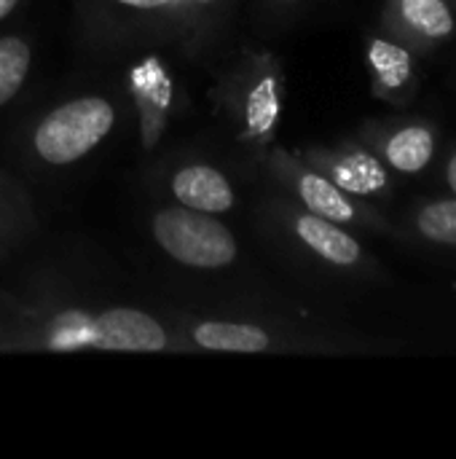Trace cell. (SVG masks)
<instances>
[{"instance_id":"cell-2","label":"cell","mask_w":456,"mask_h":459,"mask_svg":"<svg viewBox=\"0 0 456 459\" xmlns=\"http://www.w3.org/2000/svg\"><path fill=\"white\" fill-rule=\"evenodd\" d=\"M226 5L228 0H78V16L91 43H172L196 56L215 40Z\"/></svg>"},{"instance_id":"cell-7","label":"cell","mask_w":456,"mask_h":459,"mask_svg":"<svg viewBox=\"0 0 456 459\" xmlns=\"http://www.w3.org/2000/svg\"><path fill=\"white\" fill-rule=\"evenodd\" d=\"M151 234L175 264L188 269H226L239 255L237 237L218 221V215H207L177 202L161 207L151 218Z\"/></svg>"},{"instance_id":"cell-21","label":"cell","mask_w":456,"mask_h":459,"mask_svg":"<svg viewBox=\"0 0 456 459\" xmlns=\"http://www.w3.org/2000/svg\"><path fill=\"white\" fill-rule=\"evenodd\" d=\"M454 5H456V0H454Z\"/></svg>"},{"instance_id":"cell-12","label":"cell","mask_w":456,"mask_h":459,"mask_svg":"<svg viewBox=\"0 0 456 459\" xmlns=\"http://www.w3.org/2000/svg\"><path fill=\"white\" fill-rule=\"evenodd\" d=\"M419 54L384 30L366 38L371 94L392 108H409L419 91Z\"/></svg>"},{"instance_id":"cell-16","label":"cell","mask_w":456,"mask_h":459,"mask_svg":"<svg viewBox=\"0 0 456 459\" xmlns=\"http://www.w3.org/2000/svg\"><path fill=\"white\" fill-rule=\"evenodd\" d=\"M32 48L19 35L0 38V108L8 105L24 86L30 75Z\"/></svg>"},{"instance_id":"cell-9","label":"cell","mask_w":456,"mask_h":459,"mask_svg":"<svg viewBox=\"0 0 456 459\" xmlns=\"http://www.w3.org/2000/svg\"><path fill=\"white\" fill-rule=\"evenodd\" d=\"M357 137L376 151L395 178L425 175L441 151V126L427 116H395L387 121L371 118L357 129Z\"/></svg>"},{"instance_id":"cell-1","label":"cell","mask_w":456,"mask_h":459,"mask_svg":"<svg viewBox=\"0 0 456 459\" xmlns=\"http://www.w3.org/2000/svg\"><path fill=\"white\" fill-rule=\"evenodd\" d=\"M0 344L48 352H169L188 347L177 342L161 320L134 307H108L99 312L62 307L48 315H22Z\"/></svg>"},{"instance_id":"cell-6","label":"cell","mask_w":456,"mask_h":459,"mask_svg":"<svg viewBox=\"0 0 456 459\" xmlns=\"http://www.w3.org/2000/svg\"><path fill=\"white\" fill-rule=\"evenodd\" d=\"M116 118V105L108 97H73L43 113L32 129V151L48 167L75 164L113 132Z\"/></svg>"},{"instance_id":"cell-8","label":"cell","mask_w":456,"mask_h":459,"mask_svg":"<svg viewBox=\"0 0 456 459\" xmlns=\"http://www.w3.org/2000/svg\"><path fill=\"white\" fill-rule=\"evenodd\" d=\"M296 153L306 164L320 169L328 180H333L341 191L357 199H366L382 207L392 202L395 196L398 178L376 156V151L366 145L360 137H349L336 145H309Z\"/></svg>"},{"instance_id":"cell-14","label":"cell","mask_w":456,"mask_h":459,"mask_svg":"<svg viewBox=\"0 0 456 459\" xmlns=\"http://www.w3.org/2000/svg\"><path fill=\"white\" fill-rule=\"evenodd\" d=\"M169 191L177 204L207 212V215H223L234 207L237 194L231 180L210 164H185L169 178Z\"/></svg>"},{"instance_id":"cell-17","label":"cell","mask_w":456,"mask_h":459,"mask_svg":"<svg viewBox=\"0 0 456 459\" xmlns=\"http://www.w3.org/2000/svg\"><path fill=\"white\" fill-rule=\"evenodd\" d=\"M441 178H443V186H446L449 196H456V145L449 148V153H446V159H443Z\"/></svg>"},{"instance_id":"cell-10","label":"cell","mask_w":456,"mask_h":459,"mask_svg":"<svg viewBox=\"0 0 456 459\" xmlns=\"http://www.w3.org/2000/svg\"><path fill=\"white\" fill-rule=\"evenodd\" d=\"M379 30L427 56L456 35L454 0H384Z\"/></svg>"},{"instance_id":"cell-4","label":"cell","mask_w":456,"mask_h":459,"mask_svg":"<svg viewBox=\"0 0 456 459\" xmlns=\"http://www.w3.org/2000/svg\"><path fill=\"white\" fill-rule=\"evenodd\" d=\"M223 110L237 126V137L266 153L280 132L285 110V70L271 51H250L226 75L220 94Z\"/></svg>"},{"instance_id":"cell-5","label":"cell","mask_w":456,"mask_h":459,"mask_svg":"<svg viewBox=\"0 0 456 459\" xmlns=\"http://www.w3.org/2000/svg\"><path fill=\"white\" fill-rule=\"evenodd\" d=\"M271 215L274 223L296 245V250L317 269L349 282L387 280L384 264L363 245V239L355 231L298 207L293 199L274 202Z\"/></svg>"},{"instance_id":"cell-18","label":"cell","mask_w":456,"mask_h":459,"mask_svg":"<svg viewBox=\"0 0 456 459\" xmlns=\"http://www.w3.org/2000/svg\"><path fill=\"white\" fill-rule=\"evenodd\" d=\"M19 5V0H0V22L5 19V16H11V11Z\"/></svg>"},{"instance_id":"cell-3","label":"cell","mask_w":456,"mask_h":459,"mask_svg":"<svg viewBox=\"0 0 456 459\" xmlns=\"http://www.w3.org/2000/svg\"><path fill=\"white\" fill-rule=\"evenodd\" d=\"M263 169L282 191H288V196L298 207L325 221H333L355 234H376L395 239V221L379 204L341 191L320 169L306 164L296 151L269 148L263 153Z\"/></svg>"},{"instance_id":"cell-20","label":"cell","mask_w":456,"mask_h":459,"mask_svg":"<svg viewBox=\"0 0 456 459\" xmlns=\"http://www.w3.org/2000/svg\"><path fill=\"white\" fill-rule=\"evenodd\" d=\"M5 253H8V247H5V245H3V242H0V258H3V255H5Z\"/></svg>"},{"instance_id":"cell-15","label":"cell","mask_w":456,"mask_h":459,"mask_svg":"<svg viewBox=\"0 0 456 459\" xmlns=\"http://www.w3.org/2000/svg\"><path fill=\"white\" fill-rule=\"evenodd\" d=\"M35 210L24 188L0 172V242L16 245L35 231Z\"/></svg>"},{"instance_id":"cell-11","label":"cell","mask_w":456,"mask_h":459,"mask_svg":"<svg viewBox=\"0 0 456 459\" xmlns=\"http://www.w3.org/2000/svg\"><path fill=\"white\" fill-rule=\"evenodd\" d=\"M126 86L137 113L140 143L145 151H153L161 143L175 113L172 73L159 54H145L126 70Z\"/></svg>"},{"instance_id":"cell-13","label":"cell","mask_w":456,"mask_h":459,"mask_svg":"<svg viewBox=\"0 0 456 459\" xmlns=\"http://www.w3.org/2000/svg\"><path fill=\"white\" fill-rule=\"evenodd\" d=\"M395 242L456 266V196L417 199L395 221Z\"/></svg>"},{"instance_id":"cell-19","label":"cell","mask_w":456,"mask_h":459,"mask_svg":"<svg viewBox=\"0 0 456 459\" xmlns=\"http://www.w3.org/2000/svg\"><path fill=\"white\" fill-rule=\"evenodd\" d=\"M277 5H293V3H298V0H274Z\"/></svg>"}]
</instances>
